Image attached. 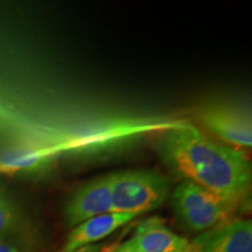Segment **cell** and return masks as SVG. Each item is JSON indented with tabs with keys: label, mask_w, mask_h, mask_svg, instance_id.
I'll use <instances>...</instances> for the list:
<instances>
[{
	"label": "cell",
	"mask_w": 252,
	"mask_h": 252,
	"mask_svg": "<svg viewBox=\"0 0 252 252\" xmlns=\"http://www.w3.org/2000/svg\"><path fill=\"white\" fill-rule=\"evenodd\" d=\"M52 150L34 145H17L0 156V171L5 173H33L49 165Z\"/></svg>",
	"instance_id": "obj_9"
},
{
	"label": "cell",
	"mask_w": 252,
	"mask_h": 252,
	"mask_svg": "<svg viewBox=\"0 0 252 252\" xmlns=\"http://www.w3.org/2000/svg\"><path fill=\"white\" fill-rule=\"evenodd\" d=\"M110 252H139L135 245L133 238H130L128 241L124 242V243L119 244L118 247L113 248Z\"/></svg>",
	"instance_id": "obj_11"
},
{
	"label": "cell",
	"mask_w": 252,
	"mask_h": 252,
	"mask_svg": "<svg viewBox=\"0 0 252 252\" xmlns=\"http://www.w3.org/2000/svg\"><path fill=\"white\" fill-rule=\"evenodd\" d=\"M158 152L181 181L207 189L234 212L250 197L252 166L244 151L208 137L196 126L167 128L158 141Z\"/></svg>",
	"instance_id": "obj_1"
},
{
	"label": "cell",
	"mask_w": 252,
	"mask_h": 252,
	"mask_svg": "<svg viewBox=\"0 0 252 252\" xmlns=\"http://www.w3.org/2000/svg\"><path fill=\"white\" fill-rule=\"evenodd\" d=\"M176 220L191 232H203L231 220L234 210L215 194L189 181H181L172 191Z\"/></svg>",
	"instance_id": "obj_3"
},
{
	"label": "cell",
	"mask_w": 252,
	"mask_h": 252,
	"mask_svg": "<svg viewBox=\"0 0 252 252\" xmlns=\"http://www.w3.org/2000/svg\"><path fill=\"white\" fill-rule=\"evenodd\" d=\"M198 119L220 143L239 150L252 146L251 118L237 108L224 104H210L201 110Z\"/></svg>",
	"instance_id": "obj_4"
},
{
	"label": "cell",
	"mask_w": 252,
	"mask_h": 252,
	"mask_svg": "<svg viewBox=\"0 0 252 252\" xmlns=\"http://www.w3.org/2000/svg\"><path fill=\"white\" fill-rule=\"evenodd\" d=\"M113 212L109 175L81 185L70 195L64 207V219L74 228L84 220Z\"/></svg>",
	"instance_id": "obj_5"
},
{
	"label": "cell",
	"mask_w": 252,
	"mask_h": 252,
	"mask_svg": "<svg viewBox=\"0 0 252 252\" xmlns=\"http://www.w3.org/2000/svg\"><path fill=\"white\" fill-rule=\"evenodd\" d=\"M112 209L138 216L157 209L172 193L165 175L147 169H127L109 174Z\"/></svg>",
	"instance_id": "obj_2"
},
{
	"label": "cell",
	"mask_w": 252,
	"mask_h": 252,
	"mask_svg": "<svg viewBox=\"0 0 252 252\" xmlns=\"http://www.w3.org/2000/svg\"><path fill=\"white\" fill-rule=\"evenodd\" d=\"M0 252H23L19 250L18 248L13 247V245L8 243H0Z\"/></svg>",
	"instance_id": "obj_13"
},
{
	"label": "cell",
	"mask_w": 252,
	"mask_h": 252,
	"mask_svg": "<svg viewBox=\"0 0 252 252\" xmlns=\"http://www.w3.org/2000/svg\"><path fill=\"white\" fill-rule=\"evenodd\" d=\"M18 222V213L7 193L0 188V243L13 232Z\"/></svg>",
	"instance_id": "obj_10"
},
{
	"label": "cell",
	"mask_w": 252,
	"mask_h": 252,
	"mask_svg": "<svg viewBox=\"0 0 252 252\" xmlns=\"http://www.w3.org/2000/svg\"><path fill=\"white\" fill-rule=\"evenodd\" d=\"M190 243L191 252H252V222L229 220L198 235Z\"/></svg>",
	"instance_id": "obj_6"
},
{
	"label": "cell",
	"mask_w": 252,
	"mask_h": 252,
	"mask_svg": "<svg viewBox=\"0 0 252 252\" xmlns=\"http://www.w3.org/2000/svg\"><path fill=\"white\" fill-rule=\"evenodd\" d=\"M134 215L111 212L84 220L71 229L67 241L60 252H70L77 249L96 244L100 239L108 237L116 230L134 220Z\"/></svg>",
	"instance_id": "obj_7"
},
{
	"label": "cell",
	"mask_w": 252,
	"mask_h": 252,
	"mask_svg": "<svg viewBox=\"0 0 252 252\" xmlns=\"http://www.w3.org/2000/svg\"><path fill=\"white\" fill-rule=\"evenodd\" d=\"M132 238L139 252H191L190 241L169 229L159 217L143 220Z\"/></svg>",
	"instance_id": "obj_8"
},
{
	"label": "cell",
	"mask_w": 252,
	"mask_h": 252,
	"mask_svg": "<svg viewBox=\"0 0 252 252\" xmlns=\"http://www.w3.org/2000/svg\"><path fill=\"white\" fill-rule=\"evenodd\" d=\"M100 251V247L97 244H93V245H88V247L77 249V250L70 251V252H99Z\"/></svg>",
	"instance_id": "obj_12"
}]
</instances>
